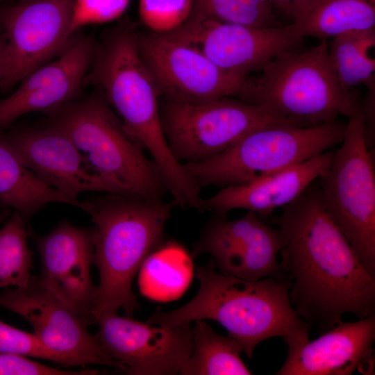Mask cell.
<instances>
[{
    "mask_svg": "<svg viewBox=\"0 0 375 375\" xmlns=\"http://www.w3.org/2000/svg\"><path fill=\"white\" fill-rule=\"evenodd\" d=\"M286 244L281 229L269 226L256 212L248 210L235 220L216 215L206 226L191 256L208 253L219 272L241 279L256 281L272 277L283 281L289 278L277 256Z\"/></svg>",
    "mask_w": 375,
    "mask_h": 375,
    "instance_id": "cell-13",
    "label": "cell"
},
{
    "mask_svg": "<svg viewBox=\"0 0 375 375\" xmlns=\"http://www.w3.org/2000/svg\"><path fill=\"white\" fill-rule=\"evenodd\" d=\"M86 85L101 91L126 131L149 153L162 175L179 169L162 127L158 91L140 55L137 30L128 19L108 30L98 42Z\"/></svg>",
    "mask_w": 375,
    "mask_h": 375,
    "instance_id": "cell-4",
    "label": "cell"
},
{
    "mask_svg": "<svg viewBox=\"0 0 375 375\" xmlns=\"http://www.w3.org/2000/svg\"><path fill=\"white\" fill-rule=\"evenodd\" d=\"M188 20H213L253 27L282 26L268 0H192Z\"/></svg>",
    "mask_w": 375,
    "mask_h": 375,
    "instance_id": "cell-27",
    "label": "cell"
},
{
    "mask_svg": "<svg viewBox=\"0 0 375 375\" xmlns=\"http://www.w3.org/2000/svg\"><path fill=\"white\" fill-rule=\"evenodd\" d=\"M6 210L8 209L4 208L0 205V223L3 222L6 216L8 215Z\"/></svg>",
    "mask_w": 375,
    "mask_h": 375,
    "instance_id": "cell-32",
    "label": "cell"
},
{
    "mask_svg": "<svg viewBox=\"0 0 375 375\" xmlns=\"http://www.w3.org/2000/svg\"><path fill=\"white\" fill-rule=\"evenodd\" d=\"M335 151H326L285 169L224 188L204 199L206 210L226 217L234 209L256 212L265 219L295 200L330 168Z\"/></svg>",
    "mask_w": 375,
    "mask_h": 375,
    "instance_id": "cell-20",
    "label": "cell"
},
{
    "mask_svg": "<svg viewBox=\"0 0 375 375\" xmlns=\"http://www.w3.org/2000/svg\"><path fill=\"white\" fill-rule=\"evenodd\" d=\"M137 44L160 99L196 103L238 97L242 91L245 78L224 71L199 49L168 33L137 31Z\"/></svg>",
    "mask_w": 375,
    "mask_h": 375,
    "instance_id": "cell-11",
    "label": "cell"
},
{
    "mask_svg": "<svg viewBox=\"0 0 375 375\" xmlns=\"http://www.w3.org/2000/svg\"><path fill=\"white\" fill-rule=\"evenodd\" d=\"M273 8L280 10L293 21L301 15L316 0H268Z\"/></svg>",
    "mask_w": 375,
    "mask_h": 375,
    "instance_id": "cell-30",
    "label": "cell"
},
{
    "mask_svg": "<svg viewBox=\"0 0 375 375\" xmlns=\"http://www.w3.org/2000/svg\"><path fill=\"white\" fill-rule=\"evenodd\" d=\"M8 64V44L5 33H0V83L3 81Z\"/></svg>",
    "mask_w": 375,
    "mask_h": 375,
    "instance_id": "cell-31",
    "label": "cell"
},
{
    "mask_svg": "<svg viewBox=\"0 0 375 375\" xmlns=\"http://www.w3.org/2000/svg\"><path fill=\"white\" fill-rule=\"evenodd\" d=\"M192 352L182 365L180 375H249L252 372L240 358L242 346L229 335L216 333L203 319L194 321Z\"/></svg>",
    "mask_w": 375,
    "mask_h": 375,
    "instance_id": "cell-23",
    "label": "cell"
},
{
    "mask_svg": "<svg viewBox=\"0 0 375 375\" xmlns=\"http://www.w3.org/2000/svg\"><path fill=\"white\" fill-rule=\"evenodd\" d=\"M290 26L299 38L320 41L374 28L375 0H316Z\"/></svg>",
    "mask_w": 375,
    "mask_h": 375,
    "instance_id": "cell-22",
    "label": "cell"
},
{
    "mask_svg": "<svg viewBox=\"0 0 375 375\" xmlns=\"http://www.w3.org/2000/svg\"><path fill=\"white\" fill-rule=\"evenodd\" d=\"M92 227L93 262L99 273L92 305L94 323L122 308L132 316L140 307L132 290L146 258L163 242L165 224L175 206L162 200L108 194L88 199Z\"/></svg>",
    "mask_w": 375,
    "mask_h": 375,
    "instance_id": "cell-3",
    "label": "cell"
},
{
    "mask_svg": "<svg viewBox=\"0 0 375 375\" xmlns=\"http://www.w3.org/2000/svg\"><path fill=\"white\" fill-rule=\"evenodd\" d=\"M44 115L42 126L65 135L99 174L127 196L162 200L167 190L156 164L126 131L98 88Z\"/></svg>",
    "mask_w": 375,
    "mask_h": 375,
    "instance_id": "cell-6",
    "label": "cell"
},
{
    "mask_svg": "<svg viewBox=\"0 0 375 375\" xmlns=\"http://www.w3.org/2000/svg\"><path fill=\"white\" fill-rule=\"evenodd\" d=\"M77 1L15 0L0 8V25L8 44L1 92H10L27 74L60 56L74 42Z\"/></svg>",
    "mask_w": 375,
    "mask_h": 375,
    "instance_id": "cell-10",
    "label": "cell"
},
{
    "mask_svg": "<svg viewBox=\"0 0 375 375\" xmlns=\"http://www.w3.org/2000/svg\"><path fill=\"white\" fill-rule=\"evenodd\" d=\"M159 108L169 147L182 164L212 158L259 128L281 125L304 126L233 97L196 103L160 99Z\"/></svg>",
    "mask_w": 375,
    "mask_h": 375,
    "instance_id": "cell-9",
    "label": "cell"
},
{
    "mask_svg": "<svg viewBox=\"0 0 375 375\" xmlns=\"http://www.w3.org/2000/svg\"><path fill=\"white\" fill-rule=\"evenodd\" d=\"M0 352L46 359L69 367L65 359L47 349L34 333L23 331L1 320Z\"/></svg>",
    "mask_w": 375,
    "mask_h": 375,
    "instance_id": "cell-29",
    "label": "cell"
},
{
    "mask_svg": "<svg viewBox=\"0 0 375 375\" xmlns=\"http://www.w3.org/2000/svg\"><path fill=\"white\" fill-rule=\"evenodd\" d=\"M257 73L245 78L238 98L305 126L349 117L362 104V99L340 84L326 41L303 52H283Z\"/></svg>",
    "mask_w": 375,
    "mask_h": 375,
    "instance_id": "cell-5",
    "label": "cell"
},
{
    "mask_svg": "<svg viewBox=\"0 0 375 375\" xmlns=\"http://www.w3.org/2000/svg\"><path fill=\"white\" fill-rule=\"evenodd\" d=\"M97 323V340L114 360L124 365L127 374H177L192 352L190 322L156 326L112 312L100 316Z\"/></svg>",
    "mask_w": 375,
    "mask_h": 375,
    "instance_id": "cell-16",
    "label": "cell"
},
{
    "mask_svg": "<svg viewBox=\"0 0 375 375\" xmlns=\"http://www.w3.org/2000/svg\"><path fill=\"white\" fill-rule=\"evenodd\" d=\"M192 268L191 255L183 245L174 241L163 242L140 269V290L156 300L176 299L188 286Z\"/></svg>",
    "mask_w": 375,
    "mask_h": 375,
    "instance_id": "cell-24",
    "label": "cell"
},
{
    "mask_svg": "<svg viewBox=\"0 0 375 375\" xmlns=\"http://www.w3.org/2000/svg\"><path fill=\"white\" fill-rule=\"evenodd\" d=\"M283 208L269 217L287 238L279 265L292 281L296 313L320 333L344 314L360 319L375 313V278L328 215L319 184L314 181Z\"/></svg>",
    "mask_w": 375,
    "mask_h": 375,
    "instance_id": "cell-1",
    "label": "cell"
},
{
    "mask_svg": "<svg viewBox=\"0 0 375 375\" xmlns=\"http://www.w3.org/2000/svg\"><path fill=\"white\" fill-rule=\"evenodd\" d=\"M188 43L224 71L246 78L279 54L298 50L303 39L286 26L253 27L213 20H188L167 33Z\"/></svg>",
    "mask_w": 375,
    "mask_h": 375,
    "instance_id": "cell-15",
    "label": "cell"
},
{
    "mask_svg": "<svg viewBox=\"0 0 375 375\" xmlns=\"http://www.w3.org/2000/svg\"><path fill=\"white\" fill-rule=\"evenodd\" d=\"M0 307L28 321L42 344L65 359L69 367L97 365L124 372V365L88 331V324L47 289L38 276H32L26 286L2 291Z\"/></svg>",
    "mask_w": 375,
    "mask_h": 375,
    "instance_id": "cell-12",
    "label": "cell"
},
{
    "mask_svg": "<svg viewBox=\"0 0 375 375\" xmlns=\"http://www.w3.org/2000/svg\"><path fill=\"white\" fill-rule=\"evenodd\" d=\"M375 313L342 321L314 340L288 350L276 375L374 374Z\"/></svg>",
    "mask_w": 375,
    "mask_h": 375,
    "instance_id": "cell-19",
    "label": "cell"
},
{
    "mask_svg": "<svg viewBox=\"0 0 375 375\" xmlns=\"http://www.w3.org/2000/svg\"><path fill=\"white\" fill-rule=\"evenodd\" d=\"M197 295L187 304L169 312L157 310L147 323L173 326L211 319L220 324L251 359L262 341L282 337L288 350L309 340L311 326L301 318L290 299L292 281L272 277L250 281L216 271L212 259L197 267Z\"/></svg>",
    "mask_w": 375,
    "mask_h": 375,
    "instance_id": "cell-2",
    "label": "cell"
},
{
    "mask_svg": "<svg viewBox=\"0 0 375 375\" xmlns=\"http://www.w3.org/2000/svg\"><path fill=\"white\" fill-rule=\"evenodd\" d=\"M374 28L348 32L333 38L328 54L342 86L349 90L365 85L375 90V60L371 51L375 44Z\"/></svg>",
    "mask_w": 375,
    "mask_h": 375,
    "instance_id": "cell-25",
    "label": "cell"
},
{
    "mask_svg": "<svg viewBox=\"0 0 375 375\" xmlns=\"http://www.w3.org/2000/svg\"><path fill=\"white\" fill-rule=\"evenodd\" d=\"M192 0H140L139 16L147 31L167 33L190 17Z\"/></svg>",
    "mask_w": 375,
    "mask_h": 375,
    "instance_id": "cell-28",
    "label": "cell"
},
{
    "mask_svg": "<svg viewBox=\"0 0 375 375\" xmlns=\"http://www.w3.org/2000/svg\"><path fill=\"white\" fill-rule=\"evenodd\" d=\"M51 203L74 206L86 212L90 209L87 200L72 199L40 181L0 136V205L17 211L28 221Z\"/></svg>",
    "mask_w": 375,
    "mask_h": 375,
    "instance_id": "cell-21",
    "label": "cell"
},
{
    "mask_svg": "<svg viewBox=\"0 0 375 375\" xmlns=\"http://www.w3.org/2000/svg\"><path fill=\"white\" fill-rule=\"evenodd\" d=\"M0 136L40 181L72 199L78 200L85 192L127 196L99 174L71 140L54 128L12 125Z\"/></svg>",
    "mask_w": 375,
    "mask_h": 375,
    "instance_id": "cell-14",
    "label": "cell"
},
{
    "mask_svg": "<svg viewBox=\"0 0 375 375\" xmlns=\"http://www.w3.org/2000/svg\"><path fill=\"white\" fill-rule=\"evenodd\" d=\"M348 118L342 145L319 186L328 215L375 278L374 149L367 142L362 104Z\"/></svg>",
    "mask_w": 375,
    "mask_h": 375,
    "instance_id": "cell-8",
    "label": "cell"
},
{
    "mask_svg": "<svg viewBox=\"0 0 375 375\" xmlns=\"http://www.w3.org/2000/svg\"><path fill=\"white\" fill-rule=\"evenodd\" d=\"M2 31H2L1 26V25H0V33H1Z\"/></svg>",
    "mask_w": 375,
    "mask_h": 375,
    "instance_id": "cell-33",
    "label": "cell"
},
{
    "mask_svg": "<svg viewBox=\"0 0 375 375\" xmlns=\"http://www.w3.org/2000/svg\"><path fill=\"white\" fill-rule=\"evenodd\" d=\"M26 222L14 210L0 228V288L24 287L32 278L33 252Z\"/></svg>",
    "mask_w": 375,
    "mask_h": 375,
    "instance_id": "cell-26",
    "label": "cell"
},
{
    "mask_svg": "<svg viewBox=\"0 0 375 375\" xmlns=\"http://www.w3.org/2000/svg\"><path fill=\"white\" fill-rule=\"evenodd\" d=\"M347 123L272 126L255 130L207 160L184 163L201 187L224 188L273 174L317 156L341 143Z\"/></svg>",
    "mask_w": 375,
    "mask_h": 375,
    "instance_id": "cell-7",
    "label": "cell"
},
{
    "mask_svg": "<svg viewBox=\"0 0 375 375\" xmlns=\"http://www.w3.org/2000/svg\"><path fill=\"white\" fill-rule=\"evenodd\" d=\"M40 256L41 283L88 324L96 288L91 278L92 228L60 222L49 233L34 236Z\"/></svg>",
    "mask_w": 375,
    "mask_h": 375,
    "instance_id": "cell-18",
    "label": "cell"
},
{
    "mask_svg": "<svg viewBox=\"0 0 375 375\" xmlns=\"http://www.w3.org/2000/svg\"><path fill=\"white\" fill-rule=\"evenodd\" d=\"M98 42L77 36L60 56L24 77L19 87L0 99V134L20 117L47 112L83 97Z\"/></svg>",
    "mask_w": 375,
    "mask_h": 375,
    "instance_id": "cell-17",
    "label": "cell"
}]
</instances>
